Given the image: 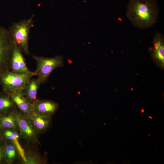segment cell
Wrapping results in <instances>:
<instances>
[{"instance_id": "obj_17", "label": "cell", "mask_w": 164, "mask_h": 164, "mask_svg": "<svg viewBox=\"0 0 164 164\" xmlns=\"http://www.w3.org/2000/svg\"><path fill=\"white\" fill-rule=\"evenodd\" d=\"M14 111L7 114L0 115L1 128L11 129L19 132V126Z\"/></svg>"}, {"instance_id": "obj_11", "label": "cell", "mask_w": 164, "mask_h": 164, "mask_svg": "<svg viewBox=\"0 0 164 164\" xmlns=\"http://www.w3.org/2000/svg\"><path fill=\"white\" fill-rule=\"evenodd\" d=\"M9 94L17 109L24 115L32 111V104L26 98L22 91L16 90Z\"/></svg>"}, {"instance_id": "obj_5", "label": "cell", "mask_w": 164, "mask_h": 164, "mask_svg": "<svg viewBox=\"0 0 164 164\" xmlns=\"http://www.w3.org/2000/svg\"><path fill=\"white\" fill-rule=\"evenodd\" d=\"M13 46L8 30L0 26V74L10 70Z\"/></svg>"}, {"instance_id": "obj_20", "label": "cell", "mask_w": 164, "mask_h": 164, "mask_svg": "<svg viewBox=\"0 0 164 164\" xmlns=\"http://www.w3.org/2000/svg\"><path fill=\"white\" fill-rule=\"evenodd\" d=\"M149 117L150 118H152L151 117Z\"/></svg>"}, {"instance_id": "obj_4", "label": "cell", "mask_w": 164, "mask_h": 164, "mask_svg": "<svg viewBox=\"0 0 164 164\" xmlns=\"http://www.w3.org/2000/svg\"><path fill=\"white\" fill-rule=\"evenodd\" d=\"M32 57L36 63V68L33 72L34 76H37L42 83L47 80L55 69L64 65L63 58L60 55L52 58L35 55Z\"/></svg>"}, {"instance_id": "obj_13", "label": "cell", "mask_w": 164, "mask_h": 164, "mask_svg": "<svg viewBox=\"0 0 164 164\" xmlns=\"http://www.w3.org/2000/svg\"><path fill=\"white\" fill-rule=\"evenodd\" d=\"M0 138L3 141H10L15 145L22 159V164H24L25 161L24 152L23 147L20 142L21 138L19 132L11 129L1 128Z\"/></svg>"}, {"instance_id": "obj_19", "label": "cell", "mask_w": 164, "mask_h": 164, "mask_svg": "<svg viewBox=\"0 0 164 164\" xmlns=\"http://www.w3.org/2000/svg\"><path fill=\"white\" fill-rule=\"evenodd\" d=\"M142 112H144V110L143 111V110H142Z\"/></svg>"}, {"instance_id": "obj_9", "label": "cell", "mask_w": 164, "mask_h": 164, "mask_svg": "<svg viewBox=\"0 0 164 164\" xmlns=\"http://www.w3.org/2000/svg\"><path fill=\"white\" fill-rule=\"evenodd\" d=\"M149 52L153 60L163 67L164 64V37L157 32L154 36L152 46L150 48Z\"/></svg>"}, {"instance_id": "obj_1", "label": "cell", "mask_w": 164, "mask_h": 164, "mask_svg": "<svg viewBox=\"0 0 164 164\" xmlns=\"http://www.w3.org/2000/svg\"><path fill=\"white\" fill-rule=\"evenodd\" d=\"M159 9L155 0H129L126 15L137 28H149L157 21Z\"/></svg>"}, {"instance_id": "obj_16", "label": "cell", "mask_w": 164, "mask_h": 164, "mask_svg": "<svg viewBox=\"0 0 164 164\" xmlns=\"http://www.w3.org/2000/svg\"><path fill=\"white\" fill-rule=\"evenodd\" d=\"M17 109L7 92H0V115L11 113Z\"/></svg>"}, {"instance_id": "obj_21", "label": "cell", "mask_w": 164, "mask_h": 164, "mask_svg": "<svg viewBox=\"0 0 164 164\" xmlns=\"http://www.w3.org/2000/svg\"><path fill=\"white\" fill-rule=\"evenodd\" d=\"M0 128H1V127H0Z\"/></svg>"}, {"instance_id": "obj_7", "label": "cell", "mask_w": 164, "mask_h": 164, "mask_svg": "<svg viewBox=\"0 0 164 164\" xmlns=\"http://www.w3.org/2000/svg\"><path fill=\"white\" fill-rule=\"evenodd\" d=\"M58 107V103L52 100L37 99L32 103V111L42 116L52 117Z\"/></svg>"}, {"instance_id": "obj_14", "label": "cell", "mask_w": 164, "mask_h": 164, "mask_svg": "<svg viewBox=\"0 0 164 164\" xmlns=\"http://www.w3.org/2000/svg\"><path fill=\"white\" fill-rule=\"evenodd\" d=\"M3 141L5 158L7 164H13L16 163L22 164V159L15 145L9 141L5 140Z\"/></svg>"}, {"instance_id": "obj_18", "label": "cell", "mask_w": 164, "mask_h": 164, "mask_svg": "<svg viewBox=\"0 0 164 164\" xmlns=\"http://www.w3.org/2000/svg\"><path fill=\"white\" fill-rule=\"evenodd\" d=\"M0 164H7L5 156L3 141L0 138Z\"/></svg>"}, {"instance_id": "obj_12", "label": "cell", "mask_w": 164, "mask_h": 164, "mask_svg": "<svg viewBox=\"0 0 164 164\" xmlns=\"http://www.w3.org/2000/svg\"><path fill=\"white\" fill-rule=\"evenodd\" d=\"M26 116L39 135L46 131L51 124L52 117L42 116L32 111Z\"/></svg>"}, {"instance_id": "obj_3", "label": "cell", "mask_w": 164, "mask_h": 164, "mask_svg": "<svg viewBox=\"0 0 164 164\" xmlns=\"http://www.w3.org/2000/svg\"><path fill=\"white\" fill-rule=\"evenodd\" d=\"M34 76L33 72L19 74L6 71L0 74V84L2 90L8 93L16 90L22 91Z\"/></svg>"}, {"instance_id": "obj_6", "label": "cell", "mask_w": 164, "mask_h": 164, "mask_svg": "<svg viewBox=\"0 0 164 164\" xmlns=\"http://www.w3.org/2000/svg\"><path fill=\"white\" fill-rule=\"evenodd\" d=\"M14 113L19 125L21 138L26 143L40 145L39 134L29 120L17 109L15 111Z\"/></svg>"}, {"instance_id": "obj_2", "label": "cell", "mask_w": 164, "mask_h": 164, "mask_svg": "<svg viewBox=\"0 0 164 164\" xmlns=\"http://www.w3.org/2000/svg\"><path fill=\"white\" fill-rule=\"evenodd\" d=\"M35 16L32 15L29 19L12 23L8 30L12 41L16 44L25 54H29V38L30 29L33 25Z\"/></svg>"}, {"instance_id": "obj_10", "label": "cell", "mask_w": 164, "mask_h": 164, "mask_svg": "<svg viewBox=\"0 0 164 164\" xmlns=\"http://www.w3.org/2000/svg\"><path fill=\"white\" fill-rule=\"evenodd\" d=\"M34 144L26 143L22 146L24 152V164H46L47 158L40 153Z\"/></svg>"}, {"instance_id": "obj_8", "label": "cell", "mask_w": 164, "mask_h": 164, "mask_svg": "<svg viewBox=\"0 0 164 164\" xmlns=\"http://www.w3.org/2000/svg\"><path fill=\"white\" fill-rule=\"evenodd\" d=\"M22 52L19 47L13 42L10 71L14 73L21 74L32 72L27 67Z\"/></svg>"}, {"instance_id": "obj_15", "label": "cell", "mask_w": 164, "mask_h": 164, "mask_svg": "<svg viewBox=\"0 0 164 164\" xmlns=\"http://www.w3.org/2000/svg\"><path fill=\"white\" fill-rule=\"evenodd\" d=\"M42 84V82L38 78L31 79L22 91L26 98L32 104L37 99L36 95L38 90Z\"/></svg>"}]
</instances>
